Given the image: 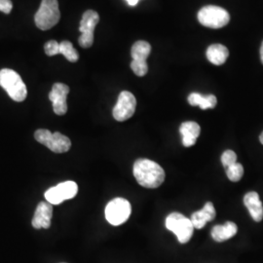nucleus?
<instances>
[{
    "label": "nucleus",
    "instance_id": "13",
    "mask_svg": "<svg viewBox=\"0 0 263 263\" xmlns=\"http://www.w3.org/2000/svg\"><path fill=\"white\" fill-rule=\"evenodd\" d=\"M53 216V205L49 202H40L36 207L32 218V226L35 229H48L51 226V219Z\"/></svg>",
    "mask_w": 263,
    "mask_h": 263
},
{
    "label": "nucleus",
    "instance_id": "20",
    "mask_svg": "<svg viewBox=\"0 0 263 263\" xmlns=\"http://www.w3.org/2000/svg\"><path fill=\"white\" fill-rule=\"evenodd\" d=\"M60 54L64 55L66 60L71 63H76L79 59L78 52L73 47L72 43L67 40L60 43Z\"/></svg>",
    "mask_w": 263,
    "mask_h": 263
},
{
    "label": "nucleus",
    "instance_id": "19",
    "mask_svg": "<svg viewBox=\"0 0 263 263\" xmlns=\"http://www.w3.org/2000/svg\"><path fill=\"white\" fill-rule=\"evenodd\" d=\"M188 103L192 106H199L201 109L205 110L209 108H215L217 100L214 95L203 96L199 93H192L188 97Z\"/></svg>",
    "mask_w": 263,
    "mask_h": 263
},
{
    "label": "nucleus",
    "instance_id": "8",
    "mask_svg": "<svg viewBox=\"0 0 263 263\" xmlns=\"http://www.w3.org/2000/svg\"><path fill=\"white\" fill-rule=\"evenodd\" d=\"M151 52V45L143 40L137 41L132 47L131 63L132 70L138 76H144L148 71V66L146 63V59L149 57Z\"/></svg>",
    "mask_w": 263,
    "mask_h": 263
},
{
    "label": "nucleus",
    "instance_id": "25",
    "mask_svg": "<svg viewBox=\"0 0 263 263\" xmlns=\"http://www.w3.org/2000/svg\"><path fill=\"white\" fill-rule=\"evenodd\" d=\"M130 6H136L140 0H126Z\"/></svg>",
    "mask_w": 263,
    "mask_h": 263
},
{
    "label": "nucleus",
    "instance_id": "3",
    "mask_svg": "<svg viewBox=\"0 0 263 263\" xmlns=\"http://www.w3.org/2000/svg\"><path fill=\"white\" fill-rule=\"evenodd\" d=\"M61 19V12L58 0H42L38 9L34 22L41 30H48L54 28Z\"/></svg>",
    "mask_w": 263,
    "mask_h": 263
},
{
    "label": "nucleus",
    "instance_id": "5",
    "mask_svg": "<svg viewBox=\"0 0 263 263\" xmlns=\"http://www.w3.org/2000/svg\"><path fill=\"white\" fill-rule=\"evenodd\" d=\"M34 138L39 143L55 153H65L71 147L70 140L59 132L53 134L46 129H39L34 133Z\"/></svg>",
    "mask_w": 263,
    "mask_h": 263
},
{
    "label": "nucleus",
    "instance_id": "14",
    "mask_svg": "<svg viewBox=\"0 0 263 263\" xmlns=\"http://www.w3.org/2000/svg\"><path fill=\"white\" fill-rule=\"evenodd\" d=\"M216 216V209L214 207L213 203L208 202L202 210L192 214L190 219L192 221V224L194 226V228L202 229L204 226L207 224L208 222L214 220Z\"/></svg>",
    "mask_w": 263,
    "mask_h": 263
},
{
    "label": "nucleus",
    "instance_id": "21",
    "mask_svg": "<svg viewBox=\"0 0 263 263\" xmlns=\"http://www.w3.org/2000/svg\"><path fill=\"white\" fill-rule=\"evenodd\" d=\"M226 170L227 178L233 182L239 181L244 176V168L240 163H235L234 165L230 166L229 168Z\"/></svg>",
    "mask_w": 263,
    "mask_h": 263
},
{
    "label": "nucleus",
    "instance_id": "22",
    "mask_svg": "<svg viewBox=\"0 0 263 263\" xmlns=\"http://www.w3.org/2000/svg\"><path fill=\"white\" fill-rule=\"evenodd\" d=\"M221 163L226 169L234 165L237 163V155L235 152L233 151H224L221 155Z\"/></svg>",
    "mask_w": 263,
    "mask_h": 263
},
{
    "label": "nucleus",
    "instance_id": "11",
    "mask_svg": "<svg viewBox=\"0 0 263 263\" xmlns=\"http://www.w3.org/2000/svg\"><path fill=\"white\" fill-rule=\"evenodd\" d=\"M136 106L137 100L135 96L128 91H123L119 95L117 103L113 108L114 119L119 122L130 119L136 111Z\"/></svg>",
    "mask_w": 263,
    "mask_h": 263
},
{
    "label": "nucleus",
    "instance_id": "27",
    "mask_svg": "<svg viewBox=\"0 0 263 263\" xmlns=\"http://www.w3.org/2000/svg\"><path fill=\"white\" fill-rule=\"evenodd\" d=\"M259 141L261 142V144H263V132L261 133V135L259 136Z\"/></svg>",
    "mask_w": 263,
    "mask_h": 263
},
{
    "label": "nucleus",
    "instance_id": "6",
    "mask_svg": "<svg viewBox=\"0 0 263 263\" xmlns=\"http://www.w3.org/2000/svg\"><path fill=\"white\" fill-rule=\"evenodd\" d=\"M198 21L204 27L217 29L226 27L230 21V15L221 7L209 5L199 11Z\"/></svg>",
    "mask_w": 263,
    "mask_h": 263
},
{
    "label": "nucleus",
    "instance_id": "9",
    "mask_svg": "<svg viewBox=\"0 0 263 263\" xmlns=\"http://www.w3.org/2000/svg\"><path fill=\"white\" fill-rule=\"evenodd\" d=\"M99 21L100 16L94 10H88L83 14L79 27L81 35L78 39L81 47L89 48L93 45L95 28L98 25Z\"/></svg>",
    "mask_w": 263,
    "mask_h": 263
},
{
    "label": "nucleus",
    "instance_id": "26",
    "mask_svg": "<svg viewBox=\"0 0 263 263\" xmlns=\"http://www.w3.org/2000/svg\"><path fill=\"white\" fill-rule=\"evenodd\" d=\"M260 59H261V63L263 64V42L260 48Z\"/></svg>",
    "mask_w": 263,
    "mask_h": 263
},
{
    "label": "nucleus",
    "instance_id": "2",
    "mask_svg": "<svg viewBox=\"0 0 263 263\" xmlns=\"http://www.w3.org/2000/svg\"><path fill=\"white\" fill-rule=\"evenodd\" d=\"M0 86L15 102H24L28 96L27 86L19 73L13 69L3 68L0 70Z\"/></svg>",
    "mask_w": 263,
    "mask_h": 263
},
{
    "label": "nucleus",
    "instance_id": "1",
    "mask_svg": "<svg viewBox=\"0 0 263 263\" xmlns=\"http://www.w3.org/2000/svg\"><path fill=\"white\" fill-rule=\"evenodd\" d=\"M134 176L139 184L145 188H157L165 180V171L156 162L149 159H138L133 168Z\"/></svg>",
    "mask_w": 263,
    "mask_h": 263
},
{
    "label": "nucleus",
    "instance_id": "10",
    "mask_svg": "<svg viewBox=\"0 0 263 263\" xmlns=\"http://www.w3.org/2000/svg\"><path fill=\"white\" fill-rule=\"evenodd\" d=\"M77 192V183L72 180H67L54 187L49 188L45 192V199L52 205H60L66 200L76 197Z\"/></svg>",
    "mask_w": 263,
    "mask_h": 263
},
{
    "label": "nucleus",
    "instance_id": "7",
    "mask_svg": "<svg viewBox=\"0 0 263 263\" xmlns=\"http://www.w3.org/2000/svg\"><path fill=\"white\" fill-rule=\"evenodd\" d=\"M131 204L124 198H115L105 208V218L111 226H121L131 216Z\"/></svg>",
    "mask_w": 263,
    "mask_h": 263
},
{
    "label": "nucleus",
    "instance_id": "24",
    "mask_svg": "<svg viewBox=\"0 0 263 263\" xmlns=\"http://www.w3.org/2000/svg\"><path fill=\"white\" fill-rule=\"evenodd\" d=\"M13 8V4L11 0H0V12L5 14H9Z\"/></svg>",
    "mask_w": 263,
    "mask_h": 263
},
{
    "label": "nucleus",
    "instance_id": "12",
    "mask_svg": "<svg viewBox=\"0 0 263 263\" xmlns=\"http://www.w3.org/2000/svg\"><path fill=\"white\" fill-rule=\"evenodd\" d=\"M69 93V87L64 83H55L49 93V100L53 104V110L57 115H65L67 111L66 98Z\"/></svg>",
    "mask_w": 263,
    "mask_h": 263
},
{
    "label": "nucleus",
    "instance_id": "15",
    "mask_svg": "<svg viewBox=\"0 0 263 263\" xmlns=\"http://www.w3.org/2000/svg\"><path fill=\"white\" fill-rule=\"evenodd\" d=\"M179 132L182 136V144L185 147H190L196 143L198 137L201 133V128L198 123L187 121L180 125Z\"/></svg>",
    "mask_w": 263,
    "mask_h": 263
},
{
    "label": "nucleus",
    "instance_id": "4",
    "mask_svg": "<svg viewBox=\"0 0 263 263\" xmlns=\"http://www.w3.org/2000/svg\"><path fill=\"white\" fill-rule=\"evenodd\" d=\"M166 227L177 235L180 244L188 243L195 229L191 219L179 213H172L167 216Z\"/></svg>",
    "mask_w": 263,
    "mask_h": 263
},
{
    "label": "nucleus",
    "instance_id": "23",
    "mask_svg": "<svg viewBox=\"0 0 263 263\" xmlns=\"http://www.w3.org/2000/svg\"><path fill=\"white\" fill-rule=\"evenodd\" d=\"M44 50L47 56H56L60 54V43H58L56 40H50L44 45Z\"/></svg>",
    "mask_w": 263,
    "mask_h": 263
},
{
    "label": "nucleus",
    "instance_id": "17",
    "mask_svg": "<svg viewBox=\"0 0 263 263\" xmlns=\"http://www.w3.org/2000/svg\"><path fill=\"white\" fill-rule=\"evenodd\" d=\"M238 227L234 222L227 221L222 226H216L212 230V237L213 239L218 242H224L226 240L234 237L237 234Z\"/></svg>",
    "mask_w": 263,
    "mask_h": 263
},
{
    "label": "nucleus",
    "instance_id": "16",
    "mask_svg": "<svg viewBox=\"0 0 263 263\" xmlns=\"http://www.w3.org/2000/svg\"><path fill=\"white\" fill-rule=\"evenodd\" d=\"M244 204L249 210L250 215L253 217L254 221L259 222L263 218V206L259 195L256 192H249L245 195Z\"/></svg>",
    "mask_w": 263,
    "mask_h": 263
},
{
    "label": "nucleus",
    "instance_id": "18",
    "mask_svg": "<svg viewBox=\"0 0 263 263\" xmlns=\"http://www.w3.org/2000/svg\"><path fill=\"white\" fill-rule=\"evenodd\" d=\"M229 56L228 49L221 44H213L207 49V58L210 63L216 66L223 65Z\"/></svg>",
    "mask_w": 263,
    "mask_h": 263
}]
</instances>
